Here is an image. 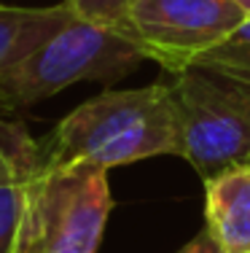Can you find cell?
I'll list each match as a JSON object with an SVG mask.
<instances>
[{"label":"cell","instance_id":"4fadbf2b","mask_svg":"<svg viewBox=\"0 0 250 253\" xmlns=\"http://www.w3.org/2000/svg\"><path fill=\"white\" fill-rule=\"evenodd\" d=\"M234 3L240 5V8H242V11H245V14L250 16V0H234Z\"/></svg>","mask_w":250,"mask_h":253},{"label":"cell","instance_id":"277c9868","mask_svg":"<svg viewBox=\"0 0 250 253\" xmlns=\"http://www.w3.org/2000/svg\"><path fill=\"white\" fill-rule=\"evenodd\" d=\"M110 210L108 170L38 165L27 175L22 253H97Z\"/></svg>","mask_w":250,"mask_h":253},{"label":"cell","instance_id":"5b68a950","mask_svg":"<svg viewBox=\"0 0 250 253\" xmlns=\"http://www.w3.org/2000/svg\"><path fill=\"white\" fill-rule=\"evenodd\" d=\"M245 19L234 0H135L127 38L175 76L196 68Z\"/></svg>","mask_w":250,"mask_h":253},{"label":"cell","instance_id":"52a82bcc","mask_svg":"<svg viewBox=\"0 0 250 253\" xmlns=\"http://www.w3.org/2000/svg\"><path fill=\"white\" fill-rule=\"evenodd\" d=\"M70 19L73 14L65 3L46 8L0 5V78L54 33H59Z\"/></svg>","mask_w":250,"mask_h":253},{"label":"cell","instance_id":"7c38bea8","mask_svg":"<svg viewBox=\"0 0 250 253\" xmlns=\"http://www.w3.org/2000/svg\"><path fill=\"white\" fill-rule=\"evenodd\" d=\"M178 253H223V248L215 243V237H213L205 226V229H199V234H194Z\"/></svg>","mask_w":250,"mask_h":253},{"label":"cell","instance_id":"7a4b0ae2","mask_svg":"<svg viewBox=\"0 0 250 253\" xmlns=\"http://www.w3.org/2000/svg\"><path fill=\"white\" fill-rule=\"evenodd\" d=\"M143 62L145 54L127 35L70 19L0 78V111H25L81 81L116 84Z\"/></svg>","mask_w":250,"mask_h":253},{"label":"cell","instance_id":"3957f363","mask_svg":"<svg viewBox=\"0 0 250 253\" xmlns=\"http://www.w3.org/2000/svg\"><path fill=\"white\" fill-rule=\"evenodd\" d=\"M178 156L202 180L250 167V92L207 70L188 68L167 84Z\"/></svg>","mask_w":250,"mask_h":253},{"label":"cell","instance_id":"30bf717a","mask_svg":"<svg viewBox=\"0 0 250 253\" xmlns=\"http://www.w3.org/2000/svg\"><path fill=\"white\" fill-rule=\"evenodd\" d=\"M27 218V175L0 186V253H22Z\"/></svg>","mask_w":250,"mask_h":253},{"label":"cell","instance_id":"8fae6325","mask_svg":"<svg viewBox=\"0 0 250 253\" xmlns=\"http://www.w3.org/2000/svg\"><path fill=\"white\" fill-rule=\"evenodd\" d=\"M73 19L127 35L135 0H65Z\"/></svg>","mask_w":250,"mask_h":253},{"label":"cell","instance_id":"8992f818","mask_svg":"<svg viewBox=\"0 0 250 253\" xmlns=\"http://www.w3.org/2000/svg\"><path fill=\"white\" fill-rule=\"evenodd\" d=\"M205 226L223 253H250V167L205 180Z\"/></svg>","mask_w":250,"mask_h":253},{"label":"cell","instance_id":"ba28073f","mask_svg":"<svg viewBox=\"0 0 250 253\" xmlns=\"http://www.w3.org/2000/svg\"><path fill=\"white\" fill-rule=\"evenodd\" d=\"M199 70H207L213 76H221L231 84H240L250 92V16L242 22L223 43H218L213 51L196 62Z\"/></svg>","mask_w":250,"mask_h":253},{"label":"cell","instance_id":"6da1fadb","mask_svg":"<svg viewBox=\"0 0 250 253\" xmlns=\"http://www.w3.org/2000/svg\"><path fill=\"white\" fill-rule=\"evenodd\" d=\"M38 146V165H94L103 170L178 154L170 89L167 84L105 89L70 111Z\"/></svg>","mask_w":250,"mask_h":253},{"label":"cell","instance_id":"9c48e42d","mask_svg":"<svg viewBox=\"0 0 250 253\" xmlns=\"http://www.w3.org/2000/svg\"><path fill=\"white\" fill-rule=\"evenodd\" d=\"M40 162V146L19 124H0V186L30 175Z\"/></svg>","mask_w":250,"mask_h":253}]
</instances>
